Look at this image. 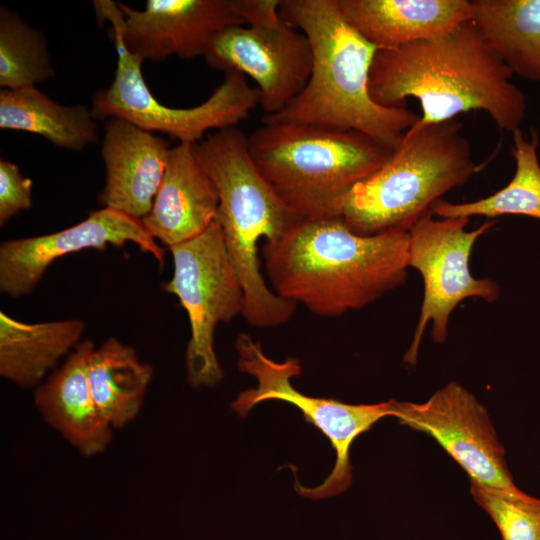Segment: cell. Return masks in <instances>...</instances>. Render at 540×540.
Segmentation results:
<instances>
[{
	"label": "cell",
	"mask_w": 540,
	"mask_h": 540,
	"mask_svg": "<svg viewBox=\"0 0 540 540\" xmlns=\"http://www.w3.org/2000/svg\"><path fill=\"white\" fill-rule=\"evenodd\" d=\"M513 75L470 19L432 39L377 49L369 93L385 107H405L407 98L417 99L422 115L412 127L483 110L512 133L520 129L527 108Z\"/></svg>",
	"instance_id": "cell-1"
},
{
	"label": "cell",
	"mask_w": 540,
	"mask_h": 540,
	"mask_svg": "<svg viewBox=\"0 0 540 540\" xmlns=\"http://www.w3.org/2000/svg\"><path fill=\"white\" fill-rule=\"evenodd\" d=\"M273 291L322 317L362 309L403 285L409 233L363 236L338 216L300 219L278 239L263 242Z\"/></svg>",
	"instance_id": "cell-2"
},
{
	"label": "cell",
	"mask_w": 540,
	"mask_h": 540,
	"mask_svg": "<svg viewBox=\"0 0 540 540\" xmlns=\"http://www.w3.org/2000/svg\"><path fill=\"white\" fill-rule=\"evenodd\" d=\"M279 13L308 38L312 71L305 88L262 122L356 130L395 148L420 116L371 98L369 75L378 48L345 20L338 0H280Z\"/></svg>",
	"instance_id": "cell-3"
},
{
	"label": "cell",
	"mask_w": 540,
	"mask_h": 540,
	"mask_svg": "<svg viewBox=\"0 0 540 540\" xmlns=\"http://www.w3.org/2000/svg\"><path fill=\"white\" fill-rule=\"evenodd\" d=\"M194 148L218 193L217 220L243 288V318L257 328L287 323L297 304L269 289L260 272L257 245L262 239H278L301 218L261 174L248 137L239 129L218 130Z\"/></svg>",
	"instance_id": "cell-4"
},
{
	"label": "cell",
	"mask_w": 540,
	"mask_h": 540,
	"mask_svg": "<svg viewBox=\"0 0 540 540\" xmlns=\"http://www.w3.org/2000/svg\"><path fill=\"white\" fill-rule=\"evenodd\" d=\"M462 122L411 127L389 160L341 201L337 216L358 235L409 232L450 190L479 173Z\"/></svg>",
	"instance_id": "cell-5"
},
{
	"label": "cell",
	"mask_w": 540,
	"mask_h": 540,
	"mask_svg": "<svg viewBox=\"0 0 540 540\" xmlns=\"http://www.w3.org/2000/svg\"><path fill=\"white\" fill-rule=\"evenodd\" d=\"M248 143L261 174L301 219L337 216L344 197L395 149L356 130L318 124L263 122Z\"/></svg>",
	"instance_id": "cell-6"
},
{
	"label": "cell",
	"mask_w": 540,
	"mask_h": 540,
	"mask_svg": "<svg viewBox=\"0 0 540 540\" xmlns=\"http://www.w3.org/2000/svg\"><path fill=\"white\" fill-rule=\"evenodd\" d=\"M235 349L239 370L256 378L257 387L240 392L231 404L232 409L245 417L254 406L264 401H283L296 406L305 420L330 440L336 454L331 473L320 485L304 487L296 480V491L311 499L343 493L352 483L349 460L352 443L382 418L394 417L397 400L390 399L376 404H348L336 399L307 396L296 390L291 383V379L300 376L302 372L299 360L288 358L284 362H275L246 333L238 335Z\"/></svg>",
	"instance_id": "cell-7"
},
{
	"label": "cell",
	"mask_w": 540,
	"mask_h": 540,
	"mask_svg": "<svg viewBox=\"0 0 540 540\" xmlns=\"http://www.w3.org/2000/svg\"><path fill=\"white\" fill-rule=\"evenodd\" d=\"M169 250L174 269L162 288L178 298L188 316L187 382L194 388L214 387L224 377L215 353V329L242 315L243 288L217 218L202 234Z\"/></svg>",
	"instance_id": "cell-8"
},
{
	"label": "cell",
	"mask_w": 540,
	"mask_h": 540,
	"mask_svg": "<svg viewBox=\"0 0 540 540\" xmlns=\"http://www.w3.org/2000/svg\"><path fill=\"white\" fill-rule=\"evenodd\" d=\"M110 26L116 69L110 86L92 98L94 119L119 118L152 133L166 134L179 143L197 144L210 130L235 127L259 104L257 87L250 86L237 71L225 72L223 82L197 106L174 108L162 104L144 80L143 61L127 49L117 26Z\"/></svg>",
	"instance_id": "cell-9"
},
{
	"label": "cell",
	"mask_w": 540,
	"mask_h": 540,
	"mask_svg": "<svg viewBox=\"0 0 540 540\" xmlns=\"http://www.w3.org/2000/svg\"><path fill=\"white\" fill-rule=\"evenodd\" d=\"M432 212L409 230V268L419 271L424 294L420 315L404 362L415 365L422 337L429 322L435 343L445 342L452 311L467 298L494 302L499 285L489 278H475L469 261L476 241L488 232L495 220L466 231L468 217L433 218Z\"/></svg>",
	"instance_id": "cell-10"
},
{
	"label": "cell",
	"mask_w": 540,
	"mask_h": 540,
	"mask_svg": "<svg viewBox=\"0 0 540 540\" xmlns=\"http://www.w3.org/2000/svg\"><path fill=\"white\" fill-rule=\"evenodd\" d=\"M98 20L117 26L127 49L142 61L204 56L223 30L249 25L256 0H147L143 10L95 0Z\"/></svg>",
	"instance_id": "cell-11"
},
{
	"label": "cell",
	"mask_w": 540,
	"mask_h": 540,
	"mask_svg": "<svg viewBox=\"0 0 540 540\" xmlns=\"http://www.w3.org/2000/svg\"><path fill=\"white\" fill-rule=\"evenodd\" d=\"M203 57L212 69L251 77L265 115L286 107L305 88L312 71L308 38L281 16L223 30Z\"/></svg>",
	"instance_id": "cell-12"
},
{
	"label": "cell",
	"mask_w": 540,
	"mask_h": 540,
	"mask_svg": "<svg viewBox=\"0 0 540 540\" xmlns=\"http://www.w3.org/2000/svg\"><path fill=\"white\" fill-rule=\"evenodd\" d=\"M394 417L436 440L471 481L517 487L486 408L459 383L449 382L423 403L397 401Z\"/></svg>",
	"instance_id": "cell-13"
},
{
	"label": "cell",
	"mask_w": 540,
	"mask_h": 540,
	"mask_svg": "<svg viewBox=\"0 0 540 540\" xmlns=\"http://www.w3.org/2000/svg\"><path fill=\"white\" fill-rule=\"evenodd\" d=\"M136 245L164 263L165 249L147 232L141 220L102 207L79 223L50 234L5 240L0 244V292L10 298L32 293L57 259L86 249Z\"/></svg>",
	"instance_id": "cell-14"
},
{
	"label": "cell",
	"mask_w": 540,
	"mask_h": 540,
	"mask_svg": "<svg viewBox=\"0 0 540 540\" xmlns=\"http://www.w3.org/2000/svg\"><path fill=\"white\" fill-rule=\"evenodd\" d=\"M169 142L126 120L110 118L104 125L101 157L105 185L102 207L142 220L150 211L165 174Z\"/></svg>",
	"instance_id": "cell-15"
},
{
	"label": "cell",
	"mask_w": 540,
	"mask_h": 540,
	"mask_svg": "<svg viewBox=\"0 0 540 540\" xmlns=\"http://www.w3.org/2000/svg\"><path fill=\"white\" fill-rule=\"evenodd\" d=\"M94 348L92 340H82L33 394L45 423L85 457L105 452L115 431L91 393L88 363Z\"/></svg>",
	"instance_id": "cell-16"
},
{
	"label": "cell",
	"mask_w": 540,
	"mask_h": 540,
	"mask_svg": "<svg viewBox=\"0 0 540 540\" xmlns=\"http://www.w3.org/2000/svg\"><path fill=\"white\" fill-rule=\"evenodd\" d=\"M218 205L216 187L194 144L179 143L171 148L159 190L141 221L169 249L202 234L217 218Z\"/></svg>",
	"instance_id": "cell-17"
},
{
	"label": "cell",
	"mask_w": 540,
	"mask_h": 540,
	"mask_svg": "<svg viewBox=\"0 0 540 540\" xmlns=\"http://www.w3.org/2000/svg\"><path fill=\"white\" fill-rule=\"evenodd\" d=\"M345 20L378 49L441 36L471 19V0H338Z\"/></svg>",
	"instance_id": "cell-18"
},
{
	"label": "cell",
	"mask_w": 540,
	"mask_h": 540,
	"mask_svg": "<svg viewBox=\"0 0 540 540\" xmlns=\"http://www.w3.org/2000/svg\"><path fill=\"white\" fill-rule=\"evenodd\" d=\"M85 329L80 319L26 323L0 311V376L35 389L83 340Z\"/></svg>",
	"instance_id": "cell-19"
},
{
	"label": "cell",
	"mask_w": 540,
	"mask_h": 540,
	"mask_svg": "<svg viewBox=\"0 0 540 540\" xmlns=\"http://www.w3.org/2000/svg\"><path fill=\"white\" fill-rule=\"evenodd\" d=\"M153 374V366L116 337L94 348L88 363L89 385L97 407L114 430L123 429L138 416Z\"/></svg>",
	"instance_id": "cell-20"
},
{
	"label": "cell",
	"mask_w": 540,
	"mask_h": 540,
	"mask_svg": "<svg viewBox=\"0 0 540 540\" xmlns=\"http://www.w3.org/2000/svg\"><path fill=\"white\" fill-rule=\"evenodd\" d=\"M0 128L40 135L72 151H82L98 139L90 108L62 105L36 86L1 89Z\"/></svg>",
	"instance_id": "cell-21"
},
{
	"label": "cell",
	"mask_w": 540,
	"mask_h": 540,
	"mask_svg": "<svg viewBox=\"0 0 540 540\" xmlns=\"http://www.w3.org/2000/svg\"><path fill=\"white\" fill-rule=\"evenodd\" d=\"M471 20L513 74L540 82V0H471Z\"/></svg>",
	"instance_id": "cell-22"
},
{
	"label": "cell",
	"mask_w": 540,
	"mask_h": 540,
	"mask_svg": "<svg viewBox=\"0 0 540 540\" xmlns=\"http://www.w3.org/2000/svg\"><path fill=\"white\" fill-rule=\"evenodd\" d=\"M516 171L512 180L496 193L466 203L437 201L431 212L439 218L500 215H525L540 220V164L537 157L538 134L526 138L520 129L512 132Z\"/></svg>",
	"instance_id": "cell-23"
},
{
	"label": "cell",
	"mask_w": 540,
	"mask_h": 540,
	"mask_svg": "<svg viewBox=\"0 0 540 540\" xmlns=\"http://www.w3.org/2000/svg\"><path fill=\"white\" fill-rule=\"evenodd\" d=\"M55 69L42 31L30 26L20 15L0 9V86L20 89L50 79Z\"/></svg>",
	"instance_id": "cell-24"
},
{
	"label": "cell",
	"mask_w": 540,
	"mask_h": 540,
	"mask_svg": "<svg viewBox=\"0 0 540 540\" xmlns=\"http://www.w3.org/2000/svg\"><path fill=\"white\" fill-rule=\"evenodd\" d=\"M470 491L497 526L502 540H540V498L518 487H493L471 480Z\"/></svg>",
	"instance_id": "cell-25"
},
{
	"label": "cell",
	"mask_w": 540,
	"mask_h": 540,
	"mask_svg": "<svg viewBox=\"0 0 540 540\" xmlns=\"http://www.w3.org/2000/svg\"><path fill=\"white\" fill-rule=\"evenodd\" d=\"M32 206V180L24 177L17 164L0 160V226Z\"/></svg>",
	"instance_id": "cell-26"
}]
</instances>
